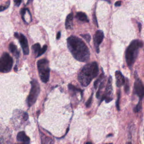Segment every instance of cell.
<instances>
[{
  "label": "cell",
  "instance_id": "1",
  "mask_svg": "<svg viewBox=\"0 0 144 144\" xmlns=\"http://www.w3.org/2000/svg\"><path fill=\"white\" fill-rule=\"evenodd\" d=\"M67 45L70 52L78 61L86 62L89 60L90 51L82 39L76 36H71L67 39Z\"/></svg>",
  "mask_w": 144,
  "mask_h": 144
},
{
  "label": "cell",
  "instance_id": "2",
  "mask_svg": "<svg viewBox=\"0 0 144 144\" xmlns=\"http://www.w3.org/2000/svg\"><path fill=\"white\" fill-rule=\"evenodd\" d=\"M98 71V64L96 62L86 64L81 70L78 76L80 84L84 87L88 86L92 79L97 76Z\"/></svg>",
  "mask_w": 144,
  "mask_h": 144
},
{
  "label": "cell",
  "instance_id": "3",
  "mask_svg": "<svg viewBox=\"0 0 144 144\" xmlns=\"http://www.w3.org/2000/svg\"><path fill=\"white\" fill-rule=\"evenodd\" d=\"M143 46L141 41L136 39L131 43L126 51V60L128 66L131 67L133 65L139 54V49Z\"/></svg>",
  "mask_w": 144,
  "mask_h": 144
},
{
  "label": "cell",
  "instance_id": "4",
  "mask_svg": "<svg viewBox=\"0 0 144 144\" xmlns=\"http://www.w3.org/2000/svg\"><path fill=\"white\" fill-rule=\"evenodd\" d=\"M37 68L39 77L43 83H47L50 78V69L48 61L46 59H42L37 62Z\"/></svg>",
  "mask_w": 144,
  "mask_h": 144
},
{
  "label": "cell",
  "instance_id": "5",
  "mask_svg": "<svg viewBox=\"0 0 144 144\" xmlns=\"http://www.w3.org/2000/svg\"><path fill=\"white\" fill-rule=\"evenodd\" d=\"M32 87L29 95L27 98V103L29 107H31L37 101V97L40 92V87L39 84L37 81L34 79L31 81Z\"/></svg>",
  "mask_w": 144,
  "mask_h": 144
},
{
  "label": "cell",
  "instance_id": "6",
  "mask_svg": "<svg viewBox=\"0 0 144 144\" xmlns=\"http://www.w3.org/2000/svg\"><path fill=\"white\" fill-rule=\"evenodd\" d=\"M13 59L8 53L5 52L0 58V72L8 73L12 69Z\"/></svg>",
  "mask_w": 144,
  "mask_h": 144
},
{
  "label": "cell",
  "instance_id": "7",
  "mask_svg": "<svg viewBox=\"0 0 144 144\" xmlns=\"http://www.w3.org/2000/svg\"><path fill=\"white\" fill-rule=\"evenodd\" d=\"M113 95V87H112V78L111 76H110L109 79H108V83L105 88V91L103 96L101 98V102L104 100H105L106 103H109L113 100L112 98Z\"/></svg>",
  "mask_w": 144,
  "mask_h": 144
},
{
  "label": "cell",
  "instance_id": "8",
  "mask_svg": "<svg viewBox=\"0 0 144 144\" xmlns=\"http://www.w3.org/2000/svg\"><path fill=\"white\" fill-rule=\"evenodd\" d=\"M15 37L16 38H18L20 44L21 45V47L23 51V53L24 55H28L29 52V46H28V40L25 37V36L21 33H15Z\"/></svg>",
  "mask_w": 144,
  "mask_h": 144
},
{
  "label": "cell",
  "instance_id": "9",
  "mask_svg": "<svg viewBox=\"0 0 144 144\" xmlns=\"http://www.w3.org/2000/svg\"><path fill=\"white\" fill-rule=\"evenodd\" d=\"M134 93L139 96L140 100L141 101L144 97V86L142 81L138 77H136L134 84Z\"/></svg>",
  "mask_w": 144,
  "mask_h": 144
},
{
  "label": "cell",
  "instance_id": "10",
  "mask_svg": "<svg viewBox=\"0 0 144 144\" xmlns=\"http://www.w3.org/2000/svg\"><path fill=\"white\" fill-rule=\"evenodd\" d=\"M104 37V33L101 31H100V30H98V31H96L94 36V46L95 47L96 52L97 53H98L100 51L99 46L101 44V42L103 41Z\"/></svg>",
  "mask_w": 144,
  "mask_h": 144
},
{
  "label": "cell",
  "instance_id": "11",
  "mask_svg": "<svg viewBox=\"0 0 144 144\" xmlns=\"http://www.w3.org/2000/svg\"><path fill=\"white\" fill-rule=\"evenodd\" d=\"M32 48L33 50L34 54H35L36 58H38V57L41 56L46 51L47 46L46 45H44L42 48H41V45L39 43H36V44L32 46Z\"/></svg>",
  "mask_w": 144,
  "mask_h": 144
},
{
  "label": "cell",
  "instance_id": "12",
  "mask_svg": "<svg viewBox=\"0 0 144 144\" xmlns=\"http://www.w3.org/2000/svg\"><path fill=\"white\" fill-rule=\"evenodd\" d=\"M17 141L19 143L18 144H29L30 139L26 135L25 132L22 131L17 135Z\"/></svg>",
  "mask_w": 144,
  "mask_h": 144
},
{
  "label": "cell",
  "instance_id": "13",
  "mask_svg": "<svg viewBox=\"0 0 144 144\" xmlns=\"http://www.w3.org/2000/svg\"><path fill=\"white\" fill-rule=\"evenodd\" d=\"M116 78V84L118 87H120L125 84V78L120 71H117L115 73Z\"/></svg>",
  "mask_w": 144,
  "mask_h": 144
},
{
  "label": "cell",
  "instance_id": "14",
  "mask_svg": "<svg viewBox=\"0 0 144 144\" xmlns=\"http://www.w3.org/2000/svg\"><path fill=\"white\" fill-rule=\"evenodd\" d=\"M73 13H71L67 16L65 20V27L66 29H72L73 26Z\"/></svg>",
  "mask_w": 144,
  "mask_h": 144
},
{
  "label": "cell",
  "instance_id": "15",
  "mask_svg": "<svg viewBox=\"0 0 144 144\" xmlns=\"http://www.w3.org/2000/svg\"><path fill=\"white\" fill-rule=\"evenodd\" d=\"M41 144H55V143L51 137L42 134L41 136Z\"/></svg>",
  "mask_w": 144,
  "mask_h": 144
},
{
  "label": "cell",
  "instance_id": "16",
  "mask_svg": "<svg viewBox=\"0 0 144 144\" xmlns=\"http://www.w3.org/2000/svg\"><path fill=\"white\" fill-rule=\"evenodd\" d=\"M76 18L79 20L81 21V22H87V23L89 22V20L88 19L87 16L86 14L84 12H77V14L76 15Z\"/></svg>",
  "mask_w": 144,
  "mask_h": 144
},
{
  "label": "cell",
  "instance_id": "17",
  "mask_svg": "<svg viewBox=\"0 0 144 144\" xmlns=\"http://www.w3.org/2000/svg\"><path fill=\"white\" fill-rule=\"evenodd\" d=\"M9 50H10L11 52L12 53L16 58H18L19 53L18 51V50H17V47L14 44V43H10V45H9Z\"/></svg>",
  "mask_w": 144,
  "mask_h": 144
},
{
  "label": "cell",
  "instance_id": "18",
  "mask_svg": "<svg viewBox=\"0 0 144 144\" xmlns=\"http://www.w3.org/2000/svg\"><path fill=\"white\" fill-rule=\"evenodd\" d=\"M104 77V72L102 73V74H100V75L99 77H98V78L96 79L95 82H94V87L95 89H97V88L98 87V84H99L100 83H101L102 82V80H103V78Z\"/></svg>",
  "mask_w": 144,
  "mask_h": 144
},
{
  "label": "cell",
  "instance_id": "19",
  "mask_svg": "<svg viewBox=\"0 0 144 144\" xmlns=\"http://www.w3.org/2000/svg\"><path fill=\"white\" fill-rule=\"evenodd\" d=\"M68 88H69V90L72 91L74 92V93H76V92H81L82 93V91H81V90H80V89L79 88H77V87H75V86H73V85L72 84H69L68 85Z\"/></svg>",
  "mask_w": 144,
  "mask_h": 144
},
{
  "label": "cell",
  "instance_id": "20",
  "mask_svg": "<svg viewBox=\"0 0 144 144\" xmlns=\"http://www.w3.org/2000/svg\"><path fill=\"white\" fill-rule=\"evenodd\" d=\"M104 81H103L101 82V84H100V85L98 91L97 92V93H96V97L98 98H100V97L101 90H102V89H103V88L104 87Z\"/></svg>",
  "mask_w": 144,
  "mask_h": 144
},
{
  "label": "cell",
  "instance_id": "21",
  "mask_svg": "<svg viewBox=\"0 0 144 144\" xmlns=\"http://www.w3.org/2000/svg\"><path fill=\"white\" fill-rule=\"evenodd\" d=\"M124 90L126 94H129V93H130V85H129V81L127 78H126V81L125 82Z\"/></svg>",
  "mask_w": 144,
  "mask_h": 144
},
{
  "label": "cell",
  "instance_id": "22",
  "mask_svg": "<svg viewBox=\"0 0 144 144\" xmlns=\"http://www.w3.org/2000/svg\"><path fill=\"white\" fill-rule=\"evenodd\" d=\"M142 109V104H141V101H139V104H137V105H136V107H135V108L134 109V112L136 113H137L141 110Z\"/></svg>",
  "mask_w": 144,
  "mask_h": 144
},
{
  "label": "cell",
  "instance_id": "23",
  "mask_svg": "<svg viewBox=\"0 0 144 144\" xmlns=\"http://www.w3.org/2000/svg\"><path fill=\"white\" fill-rule=\"evenodd\" d=\"M82 37L84 38L85 40H86L87 42H90L91 41V36L89 35V34H85V35H81Z\"/></svg>",
  "mask_w": 144,
  "mask_h": 144
},
{
  "label": "cell",
  "instance_id": "24",
  "mask_svg": "<svg viewBox=\"0 0 144 144\" xmlns=\"http://www.w3.org/2000/svg\"><path fill=\"white\" fill-rule=\"evenodd\" d=\"M9 5H10V1H7L6 4L0 6V12H1V11H2L3 10H5V9H6L8 8L9 6Z\"/></svg>",
  "mask_w": 144,
  "mask_h": 144
},
{
  "label": "cell",
  "instance_id": "25",
  "mask_svg": "<svg viewBox=\"0 0 144 144\" xmlns=\"http://www.w3.org/2000/svg\"><path fill=\"white\" fill-rule=\"evenodd\" d=\"M120 93L119 92L118 94V98L116 101V107L118 109V110H120V106H119V100H120Z\"/></svg>",
  "mask_w": 144,
  "mask_h": 144
},
{
  "label": "cell",
  "instance_id": "26",
  "mask_svg": "<svg viewBox=\"0 0 144 144\" xmlns=\"http://www.w3.org/2000/svg\"><path fill=\"white\" fill-rule=\"evenodd\" d=\"M92 97H93V93L91 95V96H90V97L89 98V99L88 100V101L86 102V107L87 108H89L91 105V103H92Z\"/></svg>",
  "mask_w": 144,
  "mask_h": 144
},
{
  "label": "cell",
  "instance_id": "27",
  "mask_svg": "<svg viewBox=\"0 0 144 144\" xmlns=\"http://www.w3.org/2000/svg\"><path fill=\"white\" fill-rule=\"evenodd\" d=\"M21 2H22V1H14L15 4V5L17 6H19Z\"/></svg>",
  "mask_w": 144,
  "mask_h": 144
},
{
  "label": "cell",
  "instance_id": "28",
  "mask_svg": "<svg viewBox=\"0 0 144 144\" xmlns=\"http://www.w3.org/2000/svg\"><path fill=\"white\" fill-rule=\"evenodd\" d=\"M121 4V1H117L115 2V6H120Z\"/></svg>",
  "mask_w": 144,
  "mask_h": 144
},
{
  "label": "cell",
  "instance_id": "29",
  "mask_svg": "<svg viewBox=\"0 0 144 144\" xmlns=\"http://www.w3.org/2000/svg\"><path fill=\"white\" fill-rule=\"evenodd\" d=\"M60 36H61V32H58V35H57V37H56V38L57 39H59L60 38Z\"/></svg>",
  "mask_w": 144,
  "mask_h": 144
},
{
  "label": "cell",
  "instance_id": "30",
  "mask_svg": "<svg viewBox=\"0 0 144 144\" xmlns=\"http://www.w3.org/2000/svg\"><path fill=\"white\" fill-rule=\"evenodd\" d=\"M139 29H140V31H141V24L140 23H139Z\"/></svg>",
  "mask_w": 144,
  "mask_h": 144
},
{
  "label": "cell",
  "instance_id": "31",
  "mask_svg": "<svg viewBox=\"0 0 144 144\" xmlns=\"http://www.w3.org/2000/svg\"><path fill=\"white\" fill-rule=\"evenodd\" d=\"M86 144H92L91 143V142H87V143Z\"/></svg>",
  "mask_w": 144,
  "mask_h": 144
},
{
  "label": "cell",
  "instance_id": "32",
  "mask_svg": "<svg viewBox=\"0 0 144 144\" xmlns=\"http://www.w3.org/2000/svg\"><path fill=\"white\" fill-rule=\"evenodd\" d=\"M127 144H132L131 143V142H129V143H127Z\"/></svg>",
  "mask_w": 144,
  "mask_h": 144
},
{
  "label": "cell",
  "instance_id": "33",
  "mask_svg": "<svg viewBox=\"0 0 144 144\" xmlns=\"http://www.w3.org/2000/svg\"><path fill=\"white\" fill-rule=\"evenodd\" d=\"M112 144V143H111V144L110 143V144Z\"/></svg>",
  "mask_w": 144,
  "mask_h": 144
}]
</instances>
